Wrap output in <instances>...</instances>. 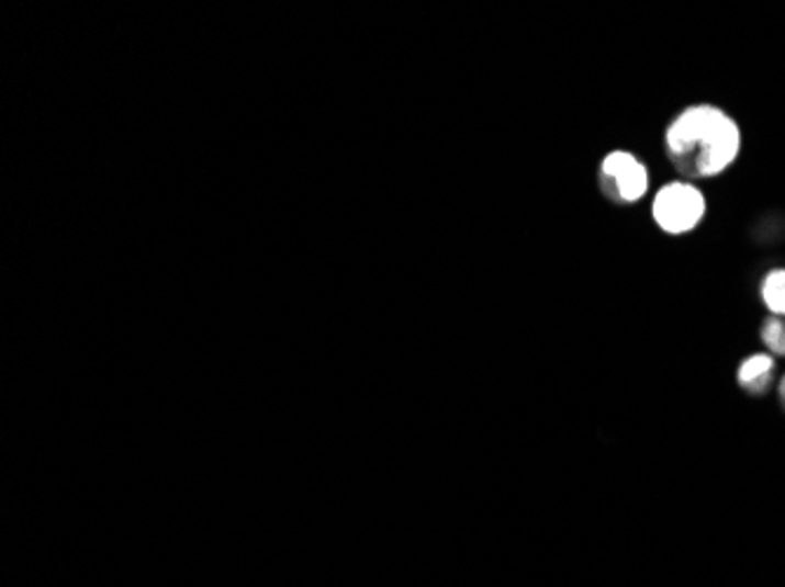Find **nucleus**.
Instances as JSON below:
<instances>
[{
	"label": "nucleus",
	"instance_id": "nucleus-1",
	"mask_svg": "<svg viewBox=\"0 0 785 587\" xmlns=\"http://www.w3.org/2000/svg\"><path fill=\"white\" fill-rule=\"evenodd\" d=\"M665 150L682 177H720L741 154V127L720 106L696 104L668 125Z\"/></svg>",
	"mask_w": 785,
	"mask_h": 587
},
{
	"label": "nucleus",
	"instance_id": "nucleus-2",
	"mask_svg": "<svg viewBox=\"0 0 785 587\" xmlns=\"http://www.w3.org/2000/svg\"><path fill=\"white\" fill-rule=\"evenodd\" d=\"M706 195L700 193L692 181L665 183L654 195L651 214L663 233L684 235L692 233L706 216Z\"/></svg>",
	"mask_w": 785,
	"mask_h": 587
},
{
	"label": "nucleus",
	"instance_id": "nucleus-3",
	"mask_svg": "<svg viewBox=\"0 0 785 587\" xmlns=\"http://www.w3.org/2000/svg\"><path fill=\"white\" fill-rule=\"evenodd\" d=\"M599 187L616 203H635L649 189L647 167L626 150H614L599 167Z\"/></svg>",
	"mask_w": 785,
	"mask_h": 587
},
{
	"label": "nucleus",
	"instance_id": "nucleus-4",
	"mask_svg": "<svg viewBox=\"0 0 785 587\" xmlns=\"http://www.w3.org/2000/svg\"><path fill=\"white\" fill-rule=\"evenodd\" d=\"M776 362L766 352H755L739 366V385L750 395H764L774 383Z\"/></svg>",
	"mask_w": 785,
	"mask_h": 587
},
{
	"label": "nucleus",
	"instance_id": "nucleus-5",
	"mask_svg": "<svg viewBox=\"0 0 785 587\" xmlns=\"http://www.w3.org/2000/svg\"><path fill=\"white\" fill-rule=\"evenodd\" d=\"M760 296L776 317H785V268H774L764 275Z\"/></svg>",
	"mask_w": 785,
	"mask_h": 587
},
{
	"label": "nucleus",
	"instance_id": "nucleus-6",
	"mask_svg": "<svg viewBox=\"0 0 785 587\" xmlns=\"http://www.w3.org/2000/svg\"><path fill=\"white\" fill-rule=\"evenodd\" d=\"M762 343L774 355L785 358V317L774 315L762 325Z\"/></svg>",
	"mask_w": 785,
	"mask_h": 587
},
{
	"label": "nucleus",
	"instance_id": "nucleus-7",
	"mask_svg": "<svg viewBox=\"0 0 785 587\" xmlns=\"http://www.w3.org/2000/svg\"><path fill=\"white\" fill-rule=\"evenodd\" d=\"M778 395H781V405H783V409H785V376H783V381H781V385H778Z\"/></svg>",
	"mask_w": 785,
	"mask_h": 587
}]
</instances>
